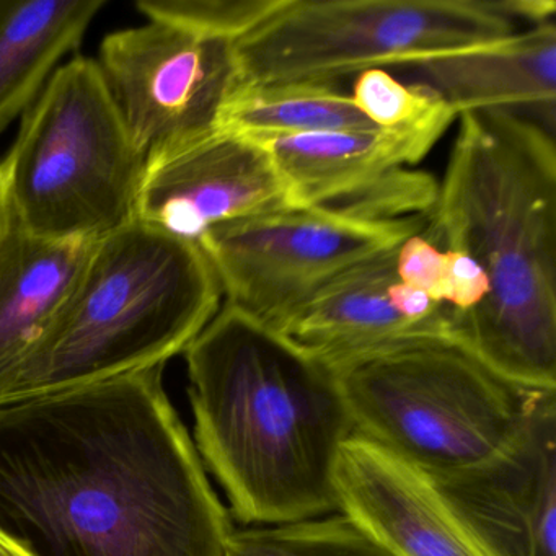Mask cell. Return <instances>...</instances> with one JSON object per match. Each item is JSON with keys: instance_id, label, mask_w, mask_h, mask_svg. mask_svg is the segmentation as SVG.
Returning a JSON list of instances; mask_svg holds the SVG:
<instances>
[{"instance_id": "obj_19", "label": "cell", "mask_w": 556, "mask_h": 556, "mask_svg": "<svg viewBox=\"0 0 556 556\" xmlns=\"http://www.w3.org/2000/svg\"><path fill=\"white\" fill-rule=\"evenodd\" d=\"M224 556H395L343 514L233 530Z\"/></svg>"}, {"instance_id": "obj_25", "label": "cell", "mask_w": 556, "mask_h": 556, "mask_svg": "<svg viewBox=\"0 0 556 556\" xmlns=\"http://www.w3.org/2000/svg\"><path fill=\"white\" fill-rule=\"evenodd\" d=\"M0 556H31L24 546L18 545L12 536L0 529Z\"/></svg>"}, {"instance_id": "obj_14", "label": "cell", "mask_w": 556, "mask_h": 556, "mask_svg": "<svg viewBox=\"0 0 556 556\" xmlns=\"http://www.w3.org/2000/svg\"><path fill=\"white\" fill-rule=\"evenodd\" d=\"M399 247L348 266L273 330L328 367L415 338L452 340L435 328L405 320L390 304L389 288L399 279Z\"/></svg>"}, {"instance_id": "obj_5", "label": "cell", "mask_w": 556, "mask_h": 556, "mask_svg": "<svg viewBox=\"0 0 556 556\" xmlns=\"http://www.w3.org/2000/svg\"><path fill=\"white\" fill-rule=\"evenodd\" d=\"M354 434L429 477L503 451L543 396L491 369L464 344L415 338L331 367Z\"/></svg>"}, {"instance_id": "obj_1", "label": "cell", "mask_w": 556, "mask_h": 556, "mask_svg": "<svg viewBox=\"0 0 556 556\" xmlns=\"http://www.w3.org/2000/svg\"><path fill=\"white\" fill-rule=\"evenodd\" d=\"M164 366L0 403V529L31 556H224L232 516Z\"/></svg>"}, {"instance_id": "obj_17", "label": "cell", "mask_w": 556, "mask_h": 556, "mask_svg": "<svg viewBox=\"0 0 556 556\" xmlns=\"http://www.w3.org/2000/svg\"><path fill=\"white\" fill-rule=\"evenodd\" d=\"M105 0H0V135L83 45Z\"/></svg>"}, {"instance_id": "obj_8", "label": "cell", "mask_w": 556, "mask_h": 556, "mask_svg": "<svg viewBox=\"0 0 556 556\" xmlns=\"http://www.w3.org/2000/svg\"><path fill=\"white\" fill-rule=\"evenodd\" d=\"M425 223L426 217L377 220L325 207H292L220 224L198 245L226 304L275 328L318 286L421 233Z\"/></svg>"}, {"instance_id": "obj_6", "label": "cell", "mask_w": 556, "mask_h": 556, "mask_svg": "<svg viewBox=\"0 0 556 556\" xmlns=\"http://www.w3.org/2000/svg\"><path fill=\"white\" fill-rule=\"evenodd\" d=\"M92 58L61 64L22 116L4 168L14 226L102 239L135 220L146 168Z\"/></svg>"}, {"instance_id": "obj_11", "label": "cell", "mask_w": 556, "mask_h": 556, "mask_svg": "<svg viewBox=\"0 0 556 556\" xmlns=\"http://www.w3.org/2000/svg\"><path fill=\"white\" fill-rule=\"evenodd\" d=\"M493 556H556V392L488 460L431 477Z\"/></svg>"}, {"instance_id": "obj_3", "label": "cell", "mask_w": 556, "mask_h": 556, "mask_svg": "<svg viewBox=\"0 0 556 556\" xmlns=\"http://www.w3.org/2000/svg\"><path fill=\"white\" fill-rule=\"evenodd\" d=\"M194 447L245 526L338 513L334 471L353 419L331 367L232 305L185 351Z\"/></svg>"}, {"instance_id": "obj_22", "label": "cell", "mask_w": 556, "mask_h": 556, "mask_svg": "<svg viewBox=\"0 0 556 556\" xmlns=\"http://www.w3.org/2000/svg\"><path fill=\"white\" fill-rule=\"evenodd\" d=\"M445 271H447V262H445L444 250L429 242L422 232L408 237L399 247L396 252L399 281L421 289L438 304H442Z\"/></svg>"}, {"instance_id": "obj_9", "label": "cell", "mask_w": 556, "mask_h": 556, "mask_svg": "<svg viewBox=\"0 0 556 556\" xmlns=\"http://www.w3.org/2000/svg\"><path fill=\"white\" fill-rule=\"evenodd\" d=\"M96 61L146 159L219 129L243 84L236 45L161 21L106 35Z\"/></svg>"}, {"instance_id": "obj_10", "label": "cell", "mask_w": 556, "mask_h": 556, "mask_svg": "<svg viewBox=\"0 0 556 556\" xmlns=\"http://www.w3.org/2000/svg\"><path fill=\"white\" fill-rule=\"evenodd\" d=\"M304 207L265 146L227 129L148 155L135 220L200 243L220 224Z\"/></svg>"}, {"instance_id": "obj_21", "label": "cell", "mask_w": 556, "mask_h": 556, "mask_svg": "<svg viewBox=\"0 0 556 556\" xmlns=\"http://www.w3.org/2000/svg\"><path fill=\"white\" fill-rule=\"evenodd\" d=\"M351 99L374 126L383 129L418 125L451 109L432 93L405 86L386 70L364 71L356 76Z\"/></svg>"}, {"instance_id": "obj_18", "label": "cell", "mask_w": 556, "mask_h": 556, "mask_svg": "<svg viewBox=\"0 0 556 556\" xmlns=\"http://www.w3.org/2000/svg\"><path fill=\"white\" fill-rule=\"evenodd\" d=\"M374 126L337 84L243 86L230 97L219 129L250 136L315 135L361 131Z\"/></svg>"}, {"instance_id": "obj_20", "label": "cell", "mask_w": 556, "mask_h": 556, "mask_svg": "<svg viewBox=\"0 0 556 556\" xmlns=\"http://www.w3.org/2000/svg\"><path fill=\"white\" fill-rule=\"evenodd\" d=\"M282 0H139L148 21L167 22L193 34L236 45L268 18Z\"/></svg>"}, {"instance_id": "obj_15", "label": "cell", "mask_w": 556, "mask_h": 556, "mask_svg": "<svg viewBox=\"0 0 556 556\" xmlns=\"http://www.w3.org/2000/svg\"><path fill=\"white\" fill-rule=\"evenodd\" d=\"M455 118L454 110L445 109L405 128L253 139L268 149L301 206L325 207L418 164Z\"/></svg>"}, {"instance_id": "obj_7", "label": "cell", "mask_w": 556, "mask_h": 556, "mask_svg": "<svg viewBox=\"0 0 556 556\" xmlns=\"http://www.w3.org/2000/svg\"><path fill=\"white\" fill-rule=\"evenodd\" d=\"M543 15L542 0H282L236 54L243 86L338 84L496 43Z\"/></svg>"}, {"instance_id": "obj_2", "label": "cell", "mask_w": 556, "mask_h": 556, "mask_svg": "<svg viewBox=\"0 0 556 556\" xmlns=\"http://www.w3.org/2000/svg\"><path fill=\"white\" fill-rule=\"evenodd\" d=\"M422 236L470 256L490 291L451 317L457 343L523 387L556 390V148L516 110L462 113Z\"/></svg>"}, {"instance_id": "obj_16", "label": "cell", "mask_w": 556, "mask_h": 556, "mask_svg": "<svg viewBox=\"0 0 556 556\" xmlns=\"http://www.w3.org/2000/svg\"><path fill=\"white\" fill-rule=\"evenodd\" d=\"M97 240L45 239L14 226L0 243V377L17 366L56 320Z\"/></svg>"}, {"instance_id": "obj_4", "label": "cell", "mask_w": 556, "mask_h": 556, "mask_svg": "<svg viewBox=\"0 0 556 556\" xmlns=\"http://www.w3.org/2000/svg\"><path fill=\"white\" fill-rule=\"evenodd\" d=\"M220 301L200 245L131 220L97 240L56 320L0 377V403L165 366L213 320Z\"/></svg>"}, {"instance_id": "obj_24", "label": "cell", "mask_w": 556, "mask_h": 556, "mask_svg": "<svg viewBox=\"0 0 556 556\" xmlns=\"http://www.w3.org/2000/svg\"><path fill=\"white\" fill-rule=\"evenodd\" d=\"M12 227H14V219H12L8 184H5L4 168H2V164H0V243L4 242Z\"/></svg>"}, {"instance_id": "obj_12", "label": "cell", "mask_w": 556, "mask_h": 556, "mask_svg": "<svg viewBox=\"0 0 556 556\" xmlns=\"http://www.w3.org/2000/svg\"><path fill=\"white\" fill-rule=\"evenodd\" d=\"M338 513L395 556H493L431 477L353 434L334 471Z\"/></svg>"}, {"instance_id": "obj_23", "label": "cell", "mask_w": 556, "mask_h": 556, "mask_svg": "<svg viewBox=\"0 0 556 556\" xmlns=\"http://www.w3.org/2000/svg\"><path fill=\"white\" fill-rule=\"evenodd\" d=\"M445 271L442 304L451 311V317L468 314L484 301L490 291L488 278L480 266L460 252L444 250Z\"/></svg>"}, {"instance_id": "obj_13", "label": "cell", "mask_w": 556, "mask_h": 556, "mask_svg": "<svg viewBox=\"0 0 556 556\" xmlns=\"http://www.w3.org/2000/svg\"><path fill=\"white\" fill-rule=\"evenodd\" d=\"M405 86L438 97L455 115L478 110L535 112L555 125L556 25L526 28L496 43L387 67Z\"/></svg>"}]
</instances>
